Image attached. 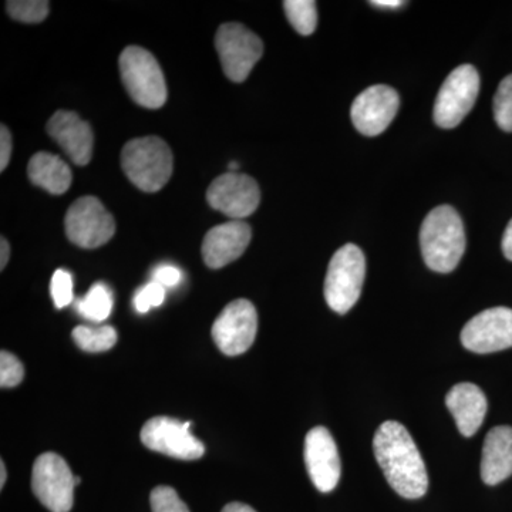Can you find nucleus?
Here are the masks:
<instances>
[{
	"mask_svg": "<svg viewBox=\"0 0 512 512\" xmlns=\"http://www.w3.org/2000/svg\"><path fill=\"white\" fill-rule=\"evenodd\" d=\"M377 463L397 494L417 500L429 490V474L409 430L397 421H386L373 440Z\"/></svg>",
	"mask_w": 512,
	"mask_h": 512,
	"instance_id": "nucleus-1",
	"label": "nucleus"
},
{
	"mask_svg": "<svg viewBox=\"0 0 512 512\" xmlns=\"http://www.w3.org/2000/svg\"><path fill=\"white\" fill-rule=\"evenodd\" d=\"M420 247L431 271L448 274L457 268L466 251V234L454 208L441 205L430 211L421 225Z\"/></svg>",
	"mask_w": 512,
	"mask_h": 512,
	"instance_id": "nucleus-2",
	"label": "nucleus"
},
{
	"mask_svg": "<svg viewBox=\"0 0 512 512\" xmlns=\"http://www.w3.org/2000/svg\"><path fill=\"white\" fill-rule=\"evenodd\" d=\"M121 167L141 191L157 192L173 175V153L160 137L136 138L121 151Z\"/></svg>",
	"mask_w": 512,
	"mask_h": 512,
	"instance_id": "nucleus-3",
	"label": "nucleus"
},
{
	"mask_svg": "<svg viewBox=\"0 0 512 512\" xmlns=\"http://www.w3.org/2000/svg\"><path fill=\"white\" fill-rule=\"evenodd\" d=\"M121 80L131 99L146 109H160L167 101V84L160 64L148 50L128 46L119 59Z\"/></svg>",
	"mask_w": 512,
	"mask_h": 512,
	"instance_id": "nucleus-4",
	"label": "nucleus"
},
{
	"mask_svg": "<svg viewBox=\"0 0 512 512\" xmlns=\"http://www.w3.org/2000/svg\"><path fill=\"white\" fill-rule=\"evenodd\" d=\"M366 259L362 249L346 244L330 259L325 279V299L329 308L340 315L348 313L362 293Z\"/></svg>",
	"mask_w": 512,
	"mask_h": 512,
	"instance_id": "nucleus-5",
	"label": "nucleus"
},
{
	"mask_svg": "<svg viewBox=\"0 0 512 512\" xmlns=\"http://www.w3.org/2000/svg\"><path fill=\"white\" fill-rule=\"evenodd\" d=\"M480 93V74L471 64H463L453 70L441 86L434 104V121L437 126L450 130L461 123Z\"/></svg>",
	"mask_w": 512,
	"mask_h": 512,
	"instance_id": "nucleus-6",
	"label": "nucleus"
},
{
	"mask_svg": "<svg viewBox=\"0 0 512 512\" xmlns=\"http://www.w3.org/2000/svg\"><path fill=\"white\" fill-rule=\"evenodd\" d=\"M215 47L222 70L235 83L245 82L264 55L262 40L241 23H225L220 26L215 36Z\"/></svg>",
	"mask_w": 512,
	"mask_h": 512,
	"instance_id": "nucleus-7",
	"label": "nucleus"
},
{
	"mask_svg": "<svg viewBox=\"0 0 512 512\" xmlns=\"http://www.w3.org/2000/svg\"><path fill=\"white\" fill-rule=\"evenodd\" d=\"M67 238L80 248L94 249L107 244L116 232V221L99 198L74 201L64 218Z\"/></svg>",
	"mask_w": 512,
	"mask_h": 512,
	"instance_id": "nucleus-8",
	"label": "nucleus"
},
{
	"mask_svg": "<svg viewBox=\"0 0 512 512\" xmlns=\"http://www.w3.org/2000/svg\"><path fill=\"white\" fill-rule=\"evenodd\" d=\"M76 485V477L59 454L45 453L37 457L33 466L32 490L47 510H72Z\"/></svg>",
	"mask_w": 512,
	"mask_h": 512,
	"instance_id": "nucleus-9",
	"label": "nucleus"
},
{
	"mask_svg": "<svg viewBox=\"0 0 512 512\" xmlns=\"http://www.w3.org/2000/svg\"><path fill=\"white\" fill-rule=\"evenodd\" d=\"M258 313L247 299L228 303L212 326V339L224 355L238 356L254 345Z\"/></svg>",
	"mask_w": 512,
	"mask_h": 512,
	"instance_id": "nucleus-10",
	"label": "nucleus"
},
{
	"mask_svg": "<svg viewBox=\"0 0 512 512\" xmlns=\"http://www.w3.org/2000/svg\"><path fill=\"white\" fill-rule=\"evenodd\" d=\"M191 423H181L171 417H154L141 429L144 446L165 456L178 460L192 461L204 456L205 447L197 437L192 436Z\"/></svg>",
	"mask_w": 512,
	"mask_h": 512,
	"instance_id": "nucleus-11",
	"label": "nucleus"
},
{
	"mask_svg": "<svg viewBox=\"0 0 512 512\" xmlns=\"http://www.w3.org/2000/svg\"><path fill=\"white\" fill-rule=\"evenodd\" d=\"M208 204L234 221L254 214L261 202V191L254 178L239 173L220 175L207 191Z\"/></svg>",
	"mask_w": 512,
	"mask_h": 512,
	"instance_id": "nucleus-12",
	"label": "nucleus"
},
{
	"mask_svg": "<svg viewBox=\"0 0 512 512\" xmlns=\"http://www.w3.org/2000/svg\"><path fill=\"white\" fill-rule=\"evenodd\" d=\"M461 343L480 355L512 348V309L498 306L478 313L464 326Z\"/></svg>",
	"mask_w": 512,
	"mask_h": 512,
	"instance_id": "nucleus-13",
	"label": "nucleus"
},
{
	"mask_svg": "<svg viewBox=\"0 0 512 512\" xmlns=\"http://www.w3.org/2000/svg\"><path fill=\"white\" fill-rule=\"evenodd\" d=\"M399 107L400 99L396 90L384 84H376L356 97L350 114L359 133L375 137L392 124Z\"/></svg>",
	"mask_w": 512,
	"mask_h": 512,
	"instance_id": "nucleus-14",
	"label": "nucleus"
},
{
	"mask_svg": "<svg viewBox=\"0 0 512 512\" xmlns=\"http://www.w3.org/2000/svg\"><path fill=\"white\" fill-rule=\"evenodd\" d=\"M305 463L309 477L320 493L335 490L342 468L338 446L326 427H315L306 436Z\"/></svg>",
	"mask_w": 512,
	"mask_h": 512,
	"instance_id": "nucleus-15",
	"label": "nucleus"
},
{
	"mask_svg": "<svg viewBox=\"0 0 512 512\" xmlns=\"http://www.w3.org/2000/svg\"><path fill=\"white\" fill-rule=\"evenodd\" d=\"M47 133L62 147L74 164L87 165L92 161L94 134L87 121L73 111L59 110L50 117Z\"/></svg>",
	"mask_w": 512,
	"mask_h": 512,
	"instance_id": "nucleus-16",
	"label": "nucleus"
},
{
	"mask_svg": "<svg viewBox=\"0 0 512 512\" xmlns=\"http://www.w3.org/2000/svg\"><path fill=\"white\" fill-rule=\"evenodd\" d=\"M252 229L247 222L231 221L207 232L202 242V258L212 269L224 268L247 251Z\"/></svg>",
	"mask_w": 512,
	"mask_h": 512,
	"instance_id": "nucleus-17",
	"label": "nucleus"
},
{
	"mask_svg": "<svg viewBox=\"0 0 512 512\" xmlns=\"http://www.w3.org/2000/svg\"><path fill=\"white\" fill-rule=\"evenodd\" d=\"M446 404L456 420L458 431L464 437H473L487 414V399L483 390L473 383H458L448 392Z\"/></svg>",
	"mask_w": 512,
	"mask_h": 512,
	"instance_id": "nucleus-18",
	"label": "nucleus"
},
{
	"mask_svg": "<svg viewBox=\"0 0 512 512\" xmlns=\"http://www.w3.org/2000/svg\"><path fill=\"white\" fill-rule=\"evenodd\" d=\"M511 476L512 427H494L485 437L481 478L487 485H497Z\"/></svg>",
	"mask_w": 512,
	"mask_h": 512,
	"instance_id": "nucleus-19",
	"label": "nucleus"
},
{
	"mask_svg": "<svg viewBox=\"0 0 512 512\" xmlns=\"http://www.w3.org/2000/svg\"><path fill=\"white\" fill-rule=\"evenodd\" d=\"M29 180L53 195H62L72 185L73 174L69 165L55 154L36 153L28 165Z\"/></svg>",
	"mask_w": 512,
	"mask_h": 512,
	"instance_id": "nucleus-20",
	"label": "nucleus"
},
{
	"mask_svg": "<svg viewBox=\"0 0 512 512\" xmlns=\"http://www.w3.org/2000/svg\"><path fill=\"white\" fill-rule=\"evenodd\" d=\"M113 302V293L109 286L99 282L90 288L84 298L74 301V306L83 318L92 320V322H103L113 311Z\"/></svg>",
	"mask_w": 512,
	"mask_h": 512,
	"instance_id": "nucleus-21",
	"label": "nucleus"
},
{
	"mask_svg": "<svg viewBox=\"0 0 512 512\" xmlns=\"http://www.w3.org/2000/svg\"><path fill=\"white\" fill-rule=\"evenodd\" d=\"M74 343L84 352L100 353L113 348L119 339L117 330L113 326H77L72 333Z\"/></svg>",
	"mask_w": 512,
	"mask_h": 512,
	"instance_id": "nucleus-22",
	"label": "nucleus"
},
{
	"mask_svg": "<svg viewBox=\"0 0 512 512\" xmlns=\"http://www.w3.org/2000/svg\"><path fill=\"white\" fill-rule=\"evenodd\" d=\"M286 18L302 36L312 35L318 25L316 3L312 0H286L284 2Z\"/></svg>",
	"mask_w": 512,
	"mask_h": 512,
	"instance_id": "nucleus-23",
	"label": "nucleus"
},
{
	"mask_svg": "<svg viewBox=\"0 0 512 512\" xmlns=\"http://www.w3.org/2000/svg\"><path fill=\"white\" fill-rule=\"evenodd\" d=\"M50 3L46 0H10L6 10L10 18L23 23L43 22L49 15Z\"/></svg>",
	"mask_w": 512,
	"mask_h": 512,
	"instance_id": "nucleus-24",
	"label": "nucleus"
},
{
	"mask_svg": "<svg viewBox=\"0 0 512 512\" xmlns=\"http://www.w3.org/2000/svg\"><path fill=\"white\" fill-rule=\"evenodd\" d=\"M494 117L501 130L512 133V74L505 77L495 93Z\"/></svg>",
	"mask_w": 512,
	"mask_h": 512,
	"instance_id": "nucleus-25",
	"label": "nucleus"
},
{
	"mask_svg": "<svg viewBox=\"0 0 512 512\" xmlns=\"http://www.w3.org/2000/svg\"><path fill=\"white\" fill-rule=\"evenodd\" d=\"M150 503L153 512H190L177 491L168 485L154 488L151 491Z\"/></svg>",
	"mask_w": 512,
	"mask_h": 512,
	"instance_id": "nucleus-26",
	"label": "nucleus"
},
{
	"mask_svg": "<svg viewBox=\"0 0 512 512\" xmlns=\"http://www.w3.org/2000/svg\"><path fill=\"white\" fill-rule=\"evenodd\" d=\"M50 295L57 309L66 308L73 302V275L66 269H57L50 281Z\"/></svg>",
	"mask_w": 512,
	"mask_h": 512,
	"instance_id": "nucleus-27",
	"label": "nucleus"
},
{
	"mask_svg": "<svg viewBox=\"0 0 512 512\" xmlns=\"http://www.w3.org/2000/svg\"><path fill=\"white\" fill-rule=\"evenodd\" d=\"M23 377H25V367L22 362L12 353L3 350L0 353V386L3 389L19 386Z\"/></svg>",
	"mask_w": 512,
	"mask_h": 512,
	"instance_id": "nucleus-28",
	"label": "nucleus"
},
{
	"mask_svg": "<svg viewBox=\"0 0 512 512\" xmlns=\"http://www.w3.org/2000/svg\"><path fill=\"white\" fill-rule=\"evenodd\" d=\"M165 301V288L157 282L151 281L150 284L138 289L133 298V305L138 313H147L151 308H158Z\"/></svg>",
	"mask_w": 512,
	"mask_h": 512,
	"instance_id": "nucleus-29",
	"label": "nucleus"
},
{
	"mask_svg": "<svg viewBox=\"0 0 512 512\" xmlns=\"http://www.w3.org/2000/svg\"><path fill=\"white\" fill-rule=\"evenodd\" d=\"M181 281H183V272L177 266L161 265L154 269L153 282L164 286L165 289L175 288Z\"/></svg>",
	"mask_w": 512,
	"mask_h": 512,
	"instance_id": "nucleus-30",
	"label": "nucleus"
},
{
	"mask_svg": "<svg viewBox=\"0 0 512 512\" xmlns=\"http://www.w3.org/2000/svg\"><path fill=\"white\" fill-rule=\"evenodd\" d=\"M12 136L5 124L0 126V171H5L12 157Z\"/></svg>",
	"mask_w": 512,
	"mask_h": 512,
	"instance_id": "nucleus-31",
	"label": "nucleus"
},
{
	"mask_svg": "<svg viewBox=\"0 0 512 512\" xmlns=\"http://www.w3.org/2000/svg\"><path fill=\"white\" fill-rule=\"evenodd\" d=\"M503 252L508 261H512V220L505 229L503 237Z\"/></svg>",
	"mask_w": 512,
	"mask_h": 512,
	"instance_id": "nucleus-32",
	"label": "nucleus"
},
{
	"mask_svg": "<svg viewBox=\"0 0 512 512\" xmlns=\"http://www.w3.org/2000/svg\"><path fill=\"white\" fill-rule=\"evenodd\" d=\"M372 6L380 9H399L402 8L404 2L402 0H373Z\"/></svg>",
	"mask_w": 512,
	"mask_h": 512,
	"instance_id": "nucleus-33",
	"label": "nucleus"
},
{
	"mask_svg": "<svg viewBox=\"0 0 512 512\" xmlns=\"http://www.w3.org/2000/svg\"><path fill=\"white\" fill-rule=\"evenodd\" d=\"M0 249H2V254H0V269H5L9 261L10 247L9 242L3 237L0 239Z\"/></svg>",
	"mask_w": 512,
	"mask_h": 512,
	"instance_id": "nucleus-34",
	"label": "nucleus"
},
{
	"mask_svg": "<svg viewBox=\"0 0 512 512\" xmlns=\"http://www.w3.org/2000/svg\"><path fill=\"white\" fill-rule=\"evenodd\" d=\"M222 512H256L254 508L249 507L247 504L242 503H231L225 505Z\"/></svg>",
	"mask_w": 512,
	"mask_h": 512,
	"instance_id": "nucleus-35",
	"label": "nucleus"
},
{
	"mask_svg": "<svg viewBox=\"0 0 512 512\" xmlns=\"http://www.w3.org/2000/svg\"><path fill=\"white\" fill-rule=\"evenodd\" d=\"M6 478H8V473H6L5 463L2 460L0 461V488L5 487Z\"/></svg>",
	"mask_w": 512,
	"mask_h": 512,
	"instance_id": "nucleus-36",
	"label": "nucleus"
},
{
	"mask_svg": "<svg viewBox=\"0 0 512 512\" xmlns=\"http://www.w3.org/2000/svg\"><path fill=\"white\" fill-rule=\"evenodd\" d=\"M238 163H235V161H232V163H229V170H231V173H235V171L238 170Z\"/></svg>",
	"mask_w": 512,
	"mask_h": 512,
	"instance_id": "nucleus-37",
	"label": "nucleus"
}]
</instances>
